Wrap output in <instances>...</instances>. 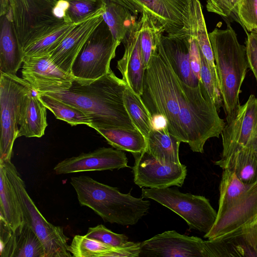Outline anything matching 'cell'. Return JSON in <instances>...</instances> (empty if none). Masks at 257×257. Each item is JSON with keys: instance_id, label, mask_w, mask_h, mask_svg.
Segmentation results:
<instances>
[{"instance_id": "cell-17", "label": "cell", "mask_w": 257, "mask_h": 257, "mask_svg": "<svg viewBox=\"0 0 257 257\" xmlns=\"http://www.w3.org/2000/svg\"><path fill=\"white\" fill-rule=\"evenodd\" d=\"M105 9V4L78 24L59 47L50 54L51 60L59 68L71 74V67L76 57L90 35L103 21L102 15Z\"/></svg>"}, {"instance_id": "cell-25", "label": "cell", "mask_w": 257, "mask_h": 257, "mask_svg": "<svg viewBox=\"0 0 257 257\" xmlns=\"http://www.w3.org/2000/svg\"><path fill=\"white\" fill-rule=\"evenodd\" d=\"M215 239L224 257H257V221Z\"/></svg>"}, {"instance_id": "cell-30", "label": "cell", "mask_w": 257, "mask_h": 257, "mask_svg": "<svg viewBox=\"0 0 257 257\" xmlns=\"http://www.w3.org/2000/svg\"><path fill=\"white\" fill-rule=\"evenodd\" d=\"M105 9L102 17L114 40L120 43L137 23V16L131 11L113 1L105 0Z\"/></svg>"}, {"instance_id": "cell-18", "label": "cell", "mask_w": 257, "mask_h": 257, "mask_svg": "<svg viewBox=\"0 0 257 257\" xmlns=\"http://www.w3.org/2000/svg\"><path fill=\"white\" fill-rule=\"evenodd\" d=\"M1 257H46L40 239L24 222L15 230L0 217Z\"/></svg>"}, {"instance_id": "cell-43", "label": "cell", "mask_w": 257, "mask_h": 257, "mask_svg": "<svg viewBox=\"0 0 257 257\" xmlns=\"http://www.w3.org/2000/svg\"><path fill=\"white\" fill-rule=\"evenodd\" d=\"M0 16L5 15L10 11L9 0H0Z\"/></svg>"}, {"instance_id": "cell-9", "label": "cell", "mask_w": 257, "mask_h": 257, "mask_svg": "<svg viewBox=\"0 0 257 257\" xmlns=\"http://www.w3.org/2000/svg\"><path fill=\"white\" fill-rule=\"evenodd\" d=\"M7 15L12 23L18 43L23 49L49 26L64 19L55 14L60 0H9Z\"/></svg>"}, {"instance_id": "cell-14", "label": "cell", "mask_w": 257, "mask_h": 257, "mask_svg": "<svg viewBox=\"0 0 257 257\" xmlns=\"http://www.w3.org/2000/svg\"><path fill=\"white\" fill-rule=\"evenodd\" d=\"M139 13L153 17L170 36L184 38L190 34L187 0H127Z\"/></svg>"}, {"instance_id": "cell-39", "label": "cell", "mask_w": 257, "mask_h": 257, "mask_svg": "<svg viewBox=\"0 0 257 257\" xmlns=\"http://www.w3.org/2000/svg\"><path fill=\"white\" fill-rule=\"evenodd\" d=\"M237 15L246 34H257V0H239Z\"/></svg>"}, {"instance_id": "cell-1", "label": "cell", "mask_w": 257, "mask_h": 257, "mask_svg": "<svg viewBox=\"0 0 257 257\" xmlns=\"http://www.w3.org/2000/svg\"><path fill=\"white\" fill-rule=\"evenodd\" d=\"M110 70L95 80L74 78L67 89L38 92L74 106L87 115L91 127L137 129L125 109L123 92L127 87Z\"/></svg>"}, {"instance_id": "cell-12", "label": "cell", "mask_w": 257, "mask_h": 257, "mask_svg": "<svg viewBox=\"0 0 257 257\" xmlns=\"http://www.w3.org/2000/svg\"><path fill=\"white\" fill-rule=\"evenodd\" d=\"M223 151L221 158L240 150L257 155V98L250 95L240 106L235 116L227 122L221 134Z\"/></svg>"}, {"instance_id": "cell-4", "label": "cell", "mask_w": 257, "mask_h": 257, "mask_svg": "<svg viewBox=\"0 0 257 257\" xmlns=\"http://www.w3.org/2000/svg\"><path fill=\"white\" fill-rule=\"evenodd\" d=\"M81 206L89 207L105 222L122 225L136 224L146 215L150 202L123 194L117 188L100 183L89 176L71 178Z\"/></svg>"}, {"instance_id": "cell-5", "label": "cell", "mask_w": 257, "mask_h": 257, "mask_svg": "<svg viewBox=\"0 0 257 257\" xmlns=\"http://www.w3.org/2000/svg\"><path fill=\"white\" fill-rule=\"evenodd\" d=\"M223 170L217 217L204 236L208 239L219 238L257 221V183L245 185L234 172Z\"/></svg>"}, {"instance_id": "cell-41", "label": "cell", "mask_w": 257, "mask_h": 257, "mask_svg": "<svg viewBox=\"0 0 257 257\" xmlns=\"http://www.w3.org/2000/svg\"><path fill=\"white\" fill-rule=\"evenodd\" d=\"M190 62L192 70L196 77L201 81V56L197 42L190 33L188 38Z\"/></svg>"}, {"instance_id": "cell-28", "label": "cell", "mask_w": 257, "mask_h": 257, "mask_svg": "<svg viewBox=\"0 0 257 257\" xmlns=\"http://www.w3.org/2000/svg\"><path fill=\"white\" fill-rule=\"evenodd\" d=\"M223 169H228L235 174L245 185L257 183V155L252 152L240 150L225 158L215 162Z\"/></svg>"}, {"instance_id": "cell-2", "label": "cell", "mask_w": 257, "mask_h": 257, "mask_svg": "<svg viewBox=\"0 0 257 257\" xmlns=\"http://www.w3.org/2000/svg\"><path fill=\"white\" fill-rule=\"evenodd\" d=\"M192 86L181 80L171 67L161 42L145 69L143 102L153 119V125H166L169 133L184 142L179 116L188 100Z\"/></svg>"}, {"instance_id": "cell-10", "label": "cell", "mask_w": 257, "mask_h": 257, "mask_svg": "<svg viewBox=\"0 0 257 257\" xmlns=\"http://www.w3.org/2000/svg\"><path fill=\"white\" fill-rule=\"evenodd\" d=\"M120 43L115 41L103 21L90 35L75 59L71 74L82 80H95L111 70V60Z\"/></svg>"}, {"instance_id": "cell-8", "label": "cell", "mask_w": 257, "mask_h": 257, "mask_svg": "<svg viewBox=\"0 0 257 257\" xmlns=\"http://www.w3.org/2000/svg\"><path fill=\"white\" fill-rule=\"evenodd\" d=\"M34 89L16 75L1 72L0 162L11 161L19 132L21 106L25 95Z\"/></svg>"}, {"instance_id": "cell-20", "label": "cell", "mask_w": 257, "mask_h": 257, "mask_svg": "<svg viewBox=\"0 0 257 257\" xmlns=\"http://www.w3.org/2000/svg\"><path fill=\"white\" fill-rule=\"evenodd\" d=\"M46 108L36 89L27 93L21 106L17 138L42 137L48 125Z\"/></svg>"}, {"instance_id": "cell-21", "label": "cell", "mask_w": 257, "mask_h": 257, "mask_svg": "<svg viewBox=\"0 0 257 257\" xmlns=\"http://www.w3.org/2000/svg\"><path fill=\"white\" fill-rule=\"evenodd\" d=\"M189 35L184 38L163 35L161 44L171 67L180 79L190 86L196 87L201 81L196 77L191 69L188 48Z\"/></svg>"}, {"instance_id": "cell-36", "label": "cell", "mask_w": 257, "mask_h": 257, "mask_svg": "<svg viewBox=\"0 0 257 257\" xmlns=\"http://www.w3.org/2000/svg\"><path fill=\"white\" fill-rule=\"evenodd\" d=\"M201 56V81L219 112L223 106V97L218 77L212 73L209 64L200 51Z\"/></svg>"}, {"instance_id": "cell-6", "label": "cell", "mask_w": 257, "mask_h": 257, "mask_svg": "<svg viewBox=\"0 0 257 257\" xmlns=\"http://www.w3.org/2000/svg\"><path fill=\"white\" fill-rule=\"evenodd\" d=\"M18 197L24 222L38 236L44 248L46 257H70L69 238L63 228L48 222L29 196L24 181L11 161L0 162Z\"/></svg>"}, {"instance_id": "cell-19", "label": "cell", "mask_w": 257, "mask_h": 257, "mask_svg": "<svg viewBox=\"0 0 257 257\" xmlns=\"http://www.w3.org/2000/svg\"><path fill=\"white\" fill-rule=\"evenodd\" d=\"M140 27L138 21L122 41L124 52L122 57L117 61L116 67L127 86L141 96L145 69L141 47Z\"/></svg>"}, {"instance_id": "cell-16", "label": "cell", "mask_w": 257, "mask_h": 257, "mask_svg": "<svg viewBox=\"0 0 257 257\" xmlns=\"http://www.w3.org/2000/svg\"><path fill=\"white\" fill-rule=\"evenodd\" d=\"M127 162L126 155L121 150L102 147L65 159L58 163L54 170L56 174L113 170L128 167Z\"/></svg>"}, {"instance_id": "cell-24", "label": "cell", "mask_w": 257, "mask_h": 257, "mask_svg": "<svg viewBox=\"0 0 257 257\" xmlns=\"http://www.w3.org/2000/svg\"><path fill=\"white\" fill-rule=\"evenodd\" d=\"M25 56L7 15L1 16L0 71L16 75Z\"/></svg>"}, {"instance_id": "cell-31", "label": "cell", "mask_w": 257, "mask_h": 257, "mask_svg": "<svg viewBox=\"0 0 257 257\" xmlns=\"http://www.w3.org/2000/svg\"><path fill=\"white\" fill-rule=\"evenodd\" d=\"M107 143L117 150L129 152L133 154L140 153L147 148L146 138L137 129L122 128H96Z\"/></svg>"}, {"instance_id": "cell-29", "label": "cell", "mask_w": 257, "mask_h": 257, "mask_svg": "<svg viewBox=\"0 0 257 257\" xmlns=\"http://www.w3.org/2000/svg\"><path fill=\"white\" fill-rule=\"evenodd\" d=\"M0 217L6 221L13 230L24 222L18 197L7 176L4 166L1 164Z\"/></svg>"}, {"instance_id": "cell-33", "label": "cell", "mask_w": 257, "mask_h": 257, "mask_svg": "<svg viewBox=\"0 0 257 257\" xmlns=\"http://www.w3.org/2000/svg\"><path fill=\"white\" fill-rule=\"evenodd\" d=\"M123 99L133 124L146 138L153 127V119L141 96L127 86L123 92Z\"/></svg>"}, {"instance_id": "cell-32", "label": "cell", "mask_w": 257, "mask_h": 257, "mask_svg": "<svg viewBox=\"0 0 257 257\" xmlns=\"http://www.w3.org/2000/svg\"><path fill=\"white\" fill-rule=\"evenodd\" d=\"M139 22L141 47L146 69L149 64L151 56L157 52L165 31L162 26L146 12L141 14Z\"/></svg>"}, {"instance_id": "cell-38", "label": "cell", "mask_w": 257, "mask_h": 257, "mask_svg": "<svg viewBox=\"0 0 257 257\" xmlns=\"http://www.w3.org/2000/svg\"><path fill=\"white\" fill-rule=\"evenodd\" d=\"M85 235L113 247L124 246L130 242L126 235L114 233L102 224L89 227Z\"/></svg>"}, {"instance_id": "cell-42", "label": "cell", "mask_w": 257, "mask_h": 257, "mask_svg": "<svg viewBox=\"0 0 257 257\" xmlns=\"http://www.w3.org/2000/svg\"><path fill=\"white\" fill-rule=\"evenodd\" d=\"M120 4L131 11L135 16H138V12L127 0H109Z\"/></svg>"}, {"instance_id": "cell-26", "label": "cell", "mask_w": 257, "mask_h": 257, "mask_svg": "<svg viewBox=\"0 0 257 257\" xmlns=\"http://www.w3.org/2000/svg\"><path fill=\"white\" fill-rule=\"evenodd\" d=\"M77 24L64 19L49 26L23 48L25 56L50 55L61 44Z\"/></svg>"}, {"instance_id": "cell-37", "label": "cell", "mask_w": 257, "mask_h": 257, "mask_svg": "<svg viewBox=\"0 0 257 257\" xmlns=\"http://www.w3.org/2000/svg\"><path fill=\"white\" fill-rule=\"evenodd\" d=\"M239 0H206V8L208 12L221 16L227 23L235 21L241 26L237 15V6Z\"/></svg>"}, {"instance_id": "cell-27", "label": "cell", "mask_w": 257, "mask_h": 257, "mask_svg": "<svg viewBox=\"0 0 257 257\" xmlns=\"http://www.w3.org/2000/svg\"><path fill=\"white\" fill-rule=\"evenodd\" d=\"M187 3L190 33L195 38L199 50L207 60L212 73L218 77L201 4L199 0H187Z\"/></svg>"}, {"instance_id": "cell-3", "label": "cell", "mask_w": 257, "mask_h": 257, "mask_svg": "<svg viewBox=\"0 0 257 257\" xmlns=\"http://www.w3.org/2000/svg\"><path fill=\"white\" fill-rule=\"evenodd\" d=\"M221 86L226 123L235 116L240 106L239 95L249 65L246 47L239 43L230 24L208 33Z\"/></svg>"}, {"instance_id": "cell-22", "label": "cell", "mask_w": 257, "mask_h": 257, "mask_svg": "<svg viewBox=\"0 0 257 257\" xmlns=\"http://www.w3.org/2000/svg\"><path fill=\"white\" fill-rule=\"evenodd\" d=\"M140 243L130 241L124 246L113 247L85 235H76L68 250L75 257H139Z\"/></svg>"}, {"instance_id": "cell-23", "label": "cell", "mask_w": 257, "mask_h": 257, "mask_svg": "<svg viewBox=\"0 0 257 257\" xmlns=\"http://www.w3.org/2000/svg\"><path fill=\"white\" fill-rule=\"evenodd\" d=\"M146 139V150L161 164L172 165L181 163L179 149L181 141L171 134L166 126L153 127Z\"/></svg>"}, {"instance_id": "cell-11", "label": "cell", "mask_w": 257, "mask_h": 257, "mask_svg": "<svg viewBox=\"0 0 257 257\" xmlns=\"http://www.w3.org/2000/svg\"><path fill=\"white\" fill-rule=\"evenodd\" d=\"M223 257L216 239L204 240L196 236L165 231L140 243L139 257Z\"/></svg>"}, {"instance_id": "cell-40", "label": "cell", "mask_w": 257, "mask_h": 257, "mask_svg": "<svg viewBox=\"0 0 257 257\" xmlns=\"http://www.w3.org/2000/svg\"><path fill=\"white\" fill-rule=\"evenodd\" d=\"M245 47L249 68L252 72L257 83V34L247 33Z\"/></svg>"}, {"instance_id": "cell-44", "label": "cell", "mask_w": 257, "mask_h": 257, "mask_svg": "<svg viewBox=\"0 0 257 257\" xmlns=\"http://www.w3.org/2000/svg\"><path fill=\"white\" fill-rule=\"evenodd\" d=\"M60 1H67V0H60Z\"/></svg>"}, {"instance_id": "cell-13", "label": "cell", "mask_w": 257, "mask_h": 257, "mask_svg": "<svg viewBox=\"0 0 257 257\" xmlns=\"http://www.w3.org/2000/svg\"><path fill=\"white\" fill-rule=\"evenodd\" d=\"M132 167L134 183L140 187L161 189L172 186H182L187 169L181 163L172 165L161 164L146 150L133 154Z\"/></svg>"}, {"instance_id": "cell-7", "label": "cell", "mask_w": 257, "mask_h": 257, "mask_svg": "<svg viewBox=\"0 0 257 257\" xmlns=\"http://www.w3.org/2000/svg\"><path fill=\"white\" fill-rule=\"evenodd\" d=\"M142 198L151 199L177 213L190 229L208 233L215 221L217 212L204 196L184 193L169 187L142 190Z\"/></svg>"}, {"instance_id": "cell-34", "label": "cell", "mask_w": 257, "mask_h": 257, "mask_svg": "<svg viewBox=\"0 0 257 257\" xmlns=\"http://www.w3.org/2000/svg\"><path fill=\"white\" fill-rule=\"evenodd\" d=\"M39 94L45 106L54 114L56 118L64 120L71 126L86 124L90 126V118L80 109L52 96L41 93Z\"/></svg>"}, {"instance_id": "cell-15", "label": "cell", "mask_w": 257, "mask_h": 257, "mask_svg": "<svg viewBox=\"0 0 257 257\" xmlns=\"http://www.w3.org/2000/svg\"><path fill=\"white\" fill-rule=\"evenodd\" d=\"M22 75L38 92L69 88L75 78L59 68L51 60L50 55L25 56Z\"/></svg>"}, {"instance_id": "cell-35", "label": "cell", "mask_w": 257, "mask_h": 257, "mask_svg": "<svg viewBox=\"0 0 257 257\" xmlns=\"http://www.w3.org/2000/svg\"><path fill=\"white\" fill-rule=\"evenodd\" d=\"M64 19L78 24L105 6V0H67Z\"/></svg>"}, {"instance_id": "cell-45", "label": "cell", "mask_w": 257, "mask_h": 257, "mask_svg": "<svg viewBox=\"0 0 257 257\" xmlns=\"http://www.w3.org/2000/svg\"></svg>"}]
</instances>
